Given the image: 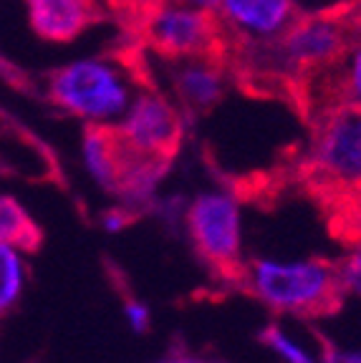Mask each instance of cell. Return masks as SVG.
<instances>
[{
    "mask_svg": "<svg viewBox=\"0 0 361 363\" xmlns=\"http://www.w3.org/2000/svg\"><path fill=\"white\" fill-rule=\"evenodd\" d=\"M136 91L131 68L112 56L74 58L53 68L45 79L48 101L58 111L102 129H117Z\"/></svg>",
    "mask_w": 361,
    "mask_h": 363,
    "instance_id": "6da1fadb",
    "label": "cell"
},
{
    "mask_svg": "<svg viewBox=\"0 0 361 363\" xmlns=\"http://www.w3.org/2000/svg\"><path fill=\"white\" fill-rule=\"evenodd\" d=\"M240 275L255 301L281 315H323L341 298L336 267L321 257H258Z\"/></svg>",
    "mask_w": 361,
    "mask_h": 363,
    "instance_id": "7a4b0ae2",
    "label": "cell"
},
{
    "mask_svg": "<svg viewBox=\"0 0 361 363\" xmlns=\"http://www.w3.org/2000/svg\"><path fill=\"white\" fill-rule=\"evenodd\" d=\"M185 227L205 262L222 272L240 270L243 257V210L227 189H205L187 204Z\"/></svg>",
    "mask_w": 361,
    "mask_h": 363,
    "instance_id": "3957f363",
    "label": "cell"
},
{
    "mask_svg": "<svg viewBox=\"0 0 361 363\" xmlns=\"http://www.w3.org/2000/svg\"><path fill=\"white\" fill-rule=\"evenodd\" d=\"M311 164L336 187H361V108L339 104L326 111L313 136Z\"/></svg>",
    "mask_w": 361,
    "mask_h": 363,
    "instance_id": "277c9868",
    "label": "cell"
},
{
    "mask_svg": "<svg viewBox=\"0 0 361 363\" xmlns=\"http://www.w3.org/2000/svg\"><path fill=\"white\" fill-rule=\"evenodd\" d=\"M220 26L212 13L195 11L172 0H157L144 16V38L164 58L208 56L217 45Z\"/></svg>",
    "mask_w": 361,
    "mask_h": 363,
    "instance_id": "5b68a950",
    "label": "cell"
},
{
    "mask_svg": "<svg viewBox=\"0 0 361 363\" xmlns=\"http://www.w3.org/2000/svg\"><path fill=\"white\" fill-rule=\"evenodd\" d=\"M346 18L298 16L293 26L266 51L291 71H323L339 61L349 45Z\"/></svg>",
    "mask_w": 361,
    "mask_h": 363,
    "instance_id": "8992f818",
    "label": "cell"
},
{
    "mask_svg": "<svg viewBox=\"0 0 361 363\" xmlns=\"http://www.w3.org/2000/svg\"><path fill=\"white\" fill-rule=\"evenodd\" d=\"M117 134L134 154L167 159L182 136L180 108L159 91L139 89L124 119L119 121Z\"/></svg>",
    "mask_w": 361,
    "mask_h": 363,
    "instance_id": "52a82bcc",
    "label": "cell"
},
{
    "mask_svg": "<svg viewBox=\"0 0 361 363\" xmlns=\"http://www.w3.org/2000/svg\"><path fill=\"white\" fill-rule=\"evenodd\" d=\"M298 18L291 0H220L215 21L240 43L266 51Z\"/></svg>",
    "mask_w": 361,
    "mask_h": 363,
    "instance_id": "ba28073f",
    "label": "cell"
},
{
    "mask_svg": "<svg viewBox=\"0 0 361 363\" xmlns=\"http://www.w3.org/2000/svg\"><path fill=\"white\" fill-rule=\"evenodd\" d=\"M26 23L45 43H74L99 18L96 0H23Z\"/></svg>",
    "mask_w": 361,
    "mask_h": 363,
    "instance_id": "9c48e42d",
    "label": "cell"
},
{
    "mask_svg": "<svg viewBox=\"0 0 361 363\" xmlns=\"http://www.w3.org/2000/svg\"><path fill=\"white\" fill-rule=\"evenodd\" d=\"M170 84L180 106L187 111L203 113L220 104L225 94V71L215 61L212 53L190 58H170Z\"/></svg>",
    "mask_w": 361,
    "mask_h": 363,
    "instance_id": "30bf717a",
    "label": "cell"
},
{
    "mask_svg": "<svg viewBox=\"0 0 361 363\" xmlns=\"http://www.w3.org/2000/svg\"><path fill=\"white\" fill-rule=\"evenodd\" d=\"M126 147L119 139L117 129L102 126H86L81 136V162L91 179L107 192L117 194L122 169H124Z\"/></svg>",
    "mask_w": 361,
    "mask_h": 363,
    "instance_id": "8fae6325",
    "label": "cell"
},
{
    "mask_svg": "<svg viewBox=\"0 0 361 363\" xmlns=\"http://www.w3.org/2000/svg\"><path fill=\"white\" fill-rule=\"evenodd\" d=\"M28 288V252L16 245L0 242V318L21 303Z\"/></svg>",
    "mask_w": 361,
    "mask_h": 363,
    "instance_id": "7c38bea8",
    "label": "cell"
},
{
    "mask_svg": "<svg viewBox=\"0 0 361 363\" xmlns=\"http://www.w3.org/2000/svg\"><path fill=\"white\" fill-rule=\"evenodd\" d=\"M41 240V230L31 212L11 194H0V242L16 245L21 250H33Z\"/></svg>",
    "mask_w": 361,
    "mask_h": 363,
    "instance_id": "4fadbf2b",
    "label": "cell"
},
{
    "mask_svg": "<svg viewBox=\"0 0 361 363\" xmlns=\"http://www.w3.org/2000/svg\"><path fill=\"white\" fill-rule=\"evenodd\" d=\"M331 68L341 104L361 108V30L351 35L346 51Z\"/></svg>",
    "mask_w": 361,
    "mask_h": 363,
    "instance_id": "5bb4252c",
    "label": "cell"
},
{
    "mask_svg": "<svg viewBox=\"0 0 361 363\" xmlns=\"http://www.w3.org/2000/svg\"><path fill=\"white\" fill-rule=\"evenodd\" d=\"M263 343L281 358V363H318L316 353L283 325H268L263 333Z\"/></svg>",
    "mask_w": 361,
    "mask_h": 363,
    "instance_id": "9a60e30c",
    "label": "cell"
},
{
    "mask_svg": "<svg viewBox=\"0 0 361 363\" xmlns=\"http://www.w3.org/2000/svg\"><path fill=\"white\" fill-rule=\"evenodd\" d=\"M333 267H336L341 295L361 298V235L344 250V255Z\"/></svg>",
    "mask_w": 361,
    "mask_h": 363,
    "instance_id": "2e32d148",
    "label": "cell"
},
{
    "mask_svg": "<svg viewBox=\"0 0 361 363\" xmlns=\"http://www.w3.org/2000/svg\"><path fill=\"white\" fill-rule=\"evenodd\" d=\"M298 16L349 18L361 11V0H291Z\"/></svg>",
    "mask_w": 361,
    "mask_h": 363,
    "instance_id": "e0dca14e",
    "label": "cell"
},
{
    "mask_svg": "<svg viewBox=\"0 0 361 363\" xmlns=\"http://www.w3.org/2000/svg\"><path fill=\"white\" fill-rule=\"evenodd\" d=\"M124 320L134 333H144V330H149V323H152V311H149L147 303L129 298L124 303Z\"/></svg>",
    "mask_w": 361,
    "mask_h": 363,
    "instance_id": "ac0fdd59",
    "label": "cell"
},
{
    "mask_svg": "<svg viewBox=\"0 0 361 363\" xmlns=\"http://www.w3.org/2000/svg\"><path fill=\"white\" fill-rule=\"evenodd\" d=\"M126 225H129V215H126L124 210H109V212H104V215H102V227L112 235L122 233Z\"/></svg>",
    "mask_w": 361,
    "mask_h": 363,
    "instance_id": "d6986e66",
    "label": "cell"
},
{
    "mask_svg": "<svg viewBox=\"0 0 361 363\" xmlns=\"http://www.w3.org/2000/svg\"><path fill=\"white\" fill-rule=\"evenodd\" d=\"M172 3H180V6L195 8V11H203V13H212V16L217 11V6H220V0H172Z\"/></svg>",
    "mask_w": 361,
    "mask_h": 363,
    "instance_id": "ffe728a7",
    "label": "cell"
},
{
    "mask_svg": "<svg viewBox=\"0 0 361 363\" xmlns=\"http://www.w3.org/2000/svg\"><path fill=\"white\" fill-rule=\"evenodd\" d=\"M336 363H361V351H344L336 356Z\"/></svg>",
    "mask_w": 361,
    "mask_h": 363,
    "instance_id": "44dd1931",
    "label": "cell"
},
{
    "mask_svg": "<svg viewBox=\"0 0 361 363\" xmlns=\"http://www.w3.org/2000/svg\"><path fill=\"white\" fill-rule=\"evenodd\" d=\"M159 363H205V361H198V358H170V361H159Z\"/></svg>",
    "mask_w": 361,
    "mask_h": 363,
    "instance_id": "7402d4cb",
    "label": "cell"
},
{
    "mask_svg": "<svg viewBox=\"0 0 361 363\" xmlns=\"http://www.w3.org/2000/svg\"><path fill=\"white\" fill-rule=\"evenodd\" d=\"M107 3H126V0H107Z\"/></svg>",
    "mask_w": 361,
    "mask_h": 363,
    "instance_id": "603a6c76",
    "label": "cell"
},
{
    "mask_svg": "<svg viewBox=\"0 0 361 363\" xmlns=\"http://www.w3.org/2000/svg\"><path fill=\"white\" fill-rule=\"evenodd\" d=\"M359 13H361V11H359Z\"/></svg>",
    "mask_w": 361,
    "mask_h": 363,
    "instance_id": "cb8c5ba5",
    "label": "cell"
}]
</instances>
